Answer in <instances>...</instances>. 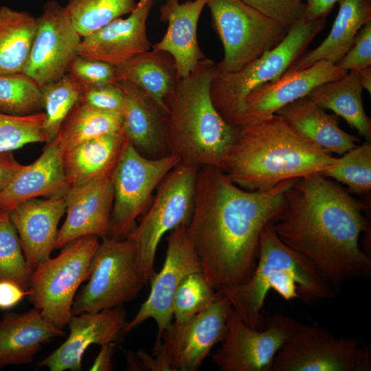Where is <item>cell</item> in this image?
Listing matches in <instances>:
<instances>
[{
  "label": "cell",
  "instance_id": "25",
  "mask_svg": "<svg viewBox=\"0 0 371 371\" xmlns=\"http://www.w3.org/2000/svg\"><path fill=\"white\" fill-rule=\"evenodd\" d=\"M276 113L298 136L330 153L343 155L359 142L339 128L337 114L327 113L308 96L285 105Z\"/></svg>",
  "mask_w": 371,
  "mask_h": 371
},
{
  "label": "cell",
  "instance_id": "19",
  "mask_svg": "<svg viewBox=\"0 0 371 371\" xmlns=\"http://www.w3.org/2000/svg\"><path fill=\"white\" fill-rule=\"evenodd\" d=\"M126 323L122 306L72 315L67 324V339L38 363V367H47L51 371H79L87 348L91 344L102 346L113 342L122 335Z\"/></svg>",
  "mask_w": 371,
  "mask_h": 371
},
{
  "label": "cell",
  "instance_id": "43",
  "mask_svg": "<svg viewBox=\"0 0 371 371\" xmlns=\"http://www.w3.org/2000/svg\"><path fill=\"white\" fill-rule=\"evenodd\" d=\"M335 65L346 71L371 65V19L360 29L351 48Z\"/></svg>",
  "mask_w": 371,
  "mask_h": 371
},
{
  "label": "cell",
  "instance_id": "29",
  "mask_svg": "<svg viewBox=\"0 0 371 371\" xmlns=\"http://www.w3.org/2000/svg\"><path fill=\"white\" fill-rule=\"evenodd\" d=\"M115 67L118 82L126 81L139 87L168 115V100L180 79L170 54L148 50Z\"/></svg>",
  "mask_w": 371,
  "mask_h": 371
},
{
  "label": "cell",
  "instance_id": "21",
  "mask_svg": "<svg viewBox=\"0 0 371 371\" xmlns=\"http://www.w3.org/2000/svg\"><path fill=\"white\" fill-rule=\"evenodd\" d=\"M66 207L67 195L36 198L20 203L9 212L31 272L50 258L54 249L58 225Z\"/></svg>",
  "mask_w": 371,
  "mask_h": 371
},
{
  "label": "cell",
  "instance_id": "36",
  "mask_svg": "<svg viewBox=\"0 0 371 371\" xmlns=\"http://www.w3.org/2000/svg\"><path fill=\"white\" fill-rule=\"evenodd\" d=\"M43 108L41 86L24 72L0 74V111L16 115Z\"/></svg>",
  "mask_w": 371,
  "mask_h": 371
},
{
  "label": "cell",
  "instance_id": "18",
  "mask_svg": "<svg viewBox=\"0 0 371 371\" xmlns=\"http://www.w3.org/2000/svg\"><path fill=\"white\" fill-rule=\"evenodd\" d=\"M112 174L69 191L66 218L58 229L54 249L84 236H108L114 198Z\"/></svg>",
  "mask_w": 371,
  "mask_h": 371
},
{
  "label": "cell",
  "instance_id": "38",
  "mask_svg": "<svg viewBox=\"0 0 371 371\" xmlns=\"http://www.w3.org/2000/svg\"><path fill=\"white\" fill-rule=\"evenodd\" d=\"M218 293L201 271L188 274L181 282L175 294L172 312L175 322H185L204 311Z\"/></svg>",
  "mask_w": 371,
  "mask_h": 371
},
{
  "label": "cell",
  "instance_id": "1",
  "mask_svg": "<svg viewBox=\"0 0 371 371\" xmlns=\"http://www.w3.org/2000/svg\"><path fill=\"white\" fill-rule=\"evenodd\" d=\"M295 180L283 181L267 191H248L218 168H199L188 234L201 272L216 291L250 278L262 229L280 217L286 206V191Z\"/></svg>",
  "mask_w": 371,
  "mask_h": 371
},
{
  "label": "cell",
  "instance_id": "47",
  "mask_svg": "<svg viewBox=\"0 0 371 371\" xmlns=\"http://www.w3.org/2000/svg\"><path fill=\"white\" fill-rule=\"evenodd\" d=\"M115 345L113 342L101 346L100 350L95 359L90 370L111 371L113 370L112 357L115 352Z\"/></svg>",
  "mask_w": 371,
  "mask_h": 371
},
{
  "label": "cell",
  "instance_id": "9",
  "mask_svg": "<svg viewBox=\"0 0 371 371\" xmlns=\"http://www.w3.org/2000/svg\"><path fill=\"white\" fill-rule=\"evenodd\" d=\"M92 258L87 283L76 295L71 315L115 308L138 295L146 284L134 241L102 239Z\"/></svg>",
  "mask_w": 371,
  "mask_h": 371
},
{
  "label": "cell",
  "instance_id": "22",
  "mask_svg": "<svg viewBox=\"0 0 371 371\" xmlns=\"http://www.w3.org/2000/svg\"><path fill=\"white\" fill-rule=\"evenodd\" d=\"M124 94L121 111L126 140L142 155L159 159L170 154L167 145L168 115L137 86L119 81Z\"/></svg>",
  "mask_w": 371,
  "mask_h": 371
},
{
  "label": "cell",
  "instance_id": "12",
  "mask_svg": "<svg viewBox=\"0 0 371 371\" xmlns=\"http://www.w3.org/2000/svg\"><path fill=\"white\" fill-rule=\"evenodd\" d=\"M179 162L168 154L147 158L127 140L112 174L114 198L108 236L126 238L136 227V220L150 206L152 195L166 175Z\"/></svg>",
  "mask_w": 371,
  "mask_h": 371
},
{
  "label": "cell",
  "instance_id": "11",
  "mask_svg": "<svg viewBox=\"0 0 371 371\" xmlns=\"http://www.w3.org/2000/svg\"><path fill=\"white\" fill-rule=\"evenodd\" d=\"M199 169L182 162L175 166L157 188L153 203L139 224L128 236L135 244L146 284L155 273V254L161 238L176 227L190 223Z\"/></svg>",
  "mask_w": 371,
  "mask_h": 371
},
{
  "label": "cell",
  "instance_id": "26",
  "mask_svg": "<svg viewBox=\"0 0 371 371\" xmlns=\"http://www.w3.org/2000/svg\"><path fill=\"white\" fill-rule=\"evenodd\" d=\"M33 308L23 313H7L0 321V368L31 363L43 344L64 335Z\"/></svg>",
  "mask_w": 371,
  "mask_h": 371
},
{
  "label": "cell",
  "instance_id": "3",
  "mask_svg": "<svg viewBox=\"0 0 371 371\" xmlns=\"http://www.w3.org/2000/svg\"><path fill=\"white\" fill-rule=\"evenodd\" d=\"M234 127L225 173L248 191H267L285 180L319 174L335 159L295 134L276 113Z\"/></svg>",
  "mask_w": 371,
  "mask_h": 371
},
{
  "label": "cell",
  "instance_id": "44",
  "mask_svg": "<svg viewBox=\"0 0 371 371\" xmlns=\"http://www.w3.org/2000/svg\"><path fill=\"white\" fill-rule=\"evenodd\" d=\"M29 293L16 283L0 280V308L8 309L18 304Z\"/></svg>",
  "mask_w": 371,
  "mask_h": 371
},
{
  "label": "cell",
  "instance_id": "14",
  "mask_svg": "<svg viewBox=\"0 0 371 371\" xmlns=\"http://www.w3.org/2000/svg\"><path fill=\"white\" fill-rule=\"evenodd\" d=\"M300 324L274 314L265 320L262 329H254L232 306L221 346L212 359L222 371H272L278 352Z\"/></svg>",
  "mask_w": 371,
  "mask_h": 371
},
{
  "label": "cell",
  "instance_id": "46",
  "mask_svg": "<svg viewBox=\"0 0 371 371\" xmlns=\"http://www.w3.org/2000/svg\"><path fill=\"white\" fill-rule=\"evenodd\" d=\"M339 0H304L305 8V18L312 21L322 17H326L334 5Z\"/></svg>",
  "mask_w": 371,
  "mask_h": 371
},
{
  "label": "cell",
  "instance_id": "31",
  "mask_svg": "<svg viewBox=\"0 0 371 371\" xmlns=\"http://www.w3.org/2000/svg\"><path fill=\"white\" fill-rule=\"evenodd\" d=\"M35 26L31 13L0 7V74L24 71Z\"/></svg>",
  "mask_w": 371,
  "mask_h": 371
},
{
  "label": "cell",
  "instance_id": "28",
  "mask_svg": "<svg viewBox=\"0 0 371 371\" xmlns=\"http://www.w3.org/2000/svg\"><path fill=\"white\" fill-rule=\"evenodd\" d=\"M339 10L328 36L316 48L304 52L285 73L302 70L324 60L336 64L351 48L356 36L371 19V0H339Z\"/></svg>",
  "mask_w": 371,
  "mask_h": 371
},
{
  "label": "cell",
  "instance_id": "13",
  "mask_svg": "<svg viewBox=\"0 0 371 371\" xmlns=\"http://www.w3.org/2000/svg\"><path fill=\"white\" fill-rule=\"evenodd\" d=\"M371 348L301 323L278 352L272 371H370Z\"/></svg>",
  "mask_w": 371,
  "mask_h": 371
},
{
  "label": "cell",
  "instance_id": "48",
  "mask_svg": "<svg viewBox=\"0 0 371 371\" xmlns=\"http://www.w3.org/2000/svg\"><path fill=\"white\" fill-rule=\"evenodd\" d=\"M359 82L363 89L371 93V67H368L358 71Z\"/></svg>",
  "mask_w": 371,
  "mask_h": 371
},
{
  "label": "cell",
  "instance_id": "4",
  "mask_svg": "<svg viewBox=\"0 0 371 371\" xmlns=\"http://www.w3.org/2000/svg\"><path fill=\"white\" fill-rule=\"evenodd\" d=\"M216 63L204 58L177 82L168 102V152L182 163L225 172L236 128L215 108L210 93Z\"/></svg>",
  "mask_w": 371,
  "mask_h": 371
},
{
  "label": "cell",
  "instance_id": "33",
  "mask_svg": "<svg viewBox=\"0 0 371 371\" xmlns=\"http://www.w3.org/2000/svg\"><path fill=\"white\" fill-rule=\"evenodd\" d=\"M135 0H67L65 11L81 38L136 8Z\"/></svg>",
  "mask_w": 371,
  "mask_h": 371
},
{
  "label": "cell",
  "instance_id": "41",
  "mask_svg": "<svg viewBox=\"0 0 371 371\" xmlns=\"http://www.w3.org/2000/svg\"><path fill=\"white\" fill-rule=\"evenodd\" d=\"M289 30L305 16L304 0H242Z\"/></svg>",
  "mask_w": 371,
  "mask_h": 371
},
{
  "label": "cell",
  "instance_id": "27",
  "mask_svg": "<svg viewBox=\"0 0 371 371\" xmlns=\"http://www.w3.org/2000/svg\"><path fill=\"white\" fill-rule=\"evenodd\" d=\"M126 142L121 130L65 149L63 163L71 189L111 174Z\"/></svg>",
  "mask_w": 371,
  "mask_h": 371
},
{
  "label": "cell",
  "instance_id": "32",
  "mask_svg": "<svg viewBox=\"0 0 371 371\" xmlns=\"http://www.w3.org/2000/svg\"><path fill=\"white\" fill-rule=\"evenodd\" d=\"M121 130V113L100 110L79 102L63 123L55 138L65 150Z\"/></svg>",
  "mask_w": 371,
  "mask_h": 371
},
{
  "label": "cell",
  "instance_id": "5",
  "mask_svg": "<svg viewBox=\"0 0 371 371\" xmlns=\"http://www.w3.org/2000/svg\"><path fill=\"white\" fill-rule=\"evenodd\" d=\"M273 223L262 229L257 262L250 278L243 284L219 291L254 329L264 328L262 311L270 289L285 300L300 298L307 303L327 300L336 293L309 259L280 239Z\"/></svg>",
  "mask_w": 371,
  "mask_h": 371
},
{
  "label": "cell",
  "instance_id": "45",
  "mask_svg": "<svg viewBox=\"0 0 371 371\" xmlns=\"http://www.w3.org/2000/svg\"><path fill=\"white\" fill-rule=\"evenodd\" d=\"M23 166L12 152H0V192L8 186Z\"/></svg>",
  "mask_w": 371,
  "mask_h": 371
},
{
  "label": "cell",
  "instance_id": "7",
  "mask_svg": "<svg viewBox=\"0 0 371 371\" xmlns=\"http://www.w3.org/2000/svg\"><path fill=\"white\" fill-rule=\"evenodd\" d=\"M231 308L228 299L219 291L204 311L185 322L171 323L155 344L153 356L137 351L134 358L137 370H197L212 348L223 339Z\"/></svg>",
  "mask_w": 371,
  "mask_h": 371
},
{
  "label": "cell",
  "instance_id": "23",
  "mask_svg": "<svg viewBox=\"0 0 371 371\" xmlns=\"http://www.w3.org/2000/svg\"><path fill=\"white\" fill-rule=\"evenodd\" d=\"M64 151L56 138L47 144L39 157L29 165H24L0 192V210L9 213L30 199L67 195L71 187L64 168Z\"/></svg>",
  "mask_w": 371,
  "mask_h": 371
},
{
  "label": "cell",
  "instance_id": "15",
  "mask_svg": "<svg viewBox=\"0 0 371 371\" xmlns=\"http://www.w3.org/2000/svg\"><path fill=\"white\" fill-rule=\"evenodd\" d=\"M166 240L164 265L151 278L148 297L135 316L126 322L122 335L152 318L157 325L155 344H158L164 330L172 323L173 300L179 284L188 274L201 271L199 259L188 234V225H179L170 230Z\"/></svg>",
  "mask_w": 371,
  "mask_h": 371
},
{
  "label": "cell",
  "instance_id": "49",
  "mask_svg": "<svg viewBox=\"0 0 371 371\" xmlns=\"http://www.w3.org/2000/svg\"><path fill=\"white\" fill-rule=\"evenodd\" d=\"M140 1H153V0H140Z\"/></svg>",
  "mask_w": 371,
  "mask_h": 371
},
{
  "label": "cell",
  "instance_id": "39",
  "mask_svg": "<svg viewBox=\"0 0 371 371\" xmlns=\"http://www.w3.org/2000/svg\"><path fill=\"white\" fill-rule=\"evenodd\" d=\"M44 112L16 115L0 111V152H12L32 143H47Z\"/></svg>",
  "mask_w": 371,
  "mask_h": 371
},
{
  "label": "cell",
  "instance_id": "10",
  "mask_svg": "<svg viewBox=\"0 0 371 371\" xmlns=\"http://www.w3.org/2000/svg\"><path fill=\"white\" fill-rule=\"evenodd\" d=\"M212 26L224 51L216 63L222 72H235L278 45L288 30L242 0H208Z\"/></svg>",
  "mask_w": 371,
  "mask_h": 371
},
{
  "label": "cell",
  "instance_id": "40",
  "mask_svg": "<svg viewBox=\"0 0 371 371\" xmlns=\"http://www.w3.org/2000/svg\"><path fill=\"white\" fill-rule=\"evenodd\" d=\"M67 74L82 87L101 85H116V67L107 63L78 55L69 64Z\"/></svg>",
  "mask_w": 371,
  "mask_h": 371
},
{
  "label": "cell",
  "instance_id": "24",
  "mask_svg": "<svg viewBox=\"0 0 371 371\" xmlns=\"http://www.w3.org/2000/svg\"><path fill=\"white\" fill-rule=\"evenodd\" d=\"M207 1L190 0L179 3V0H166L160 7L159 20L168 23V27L153 48L172 56L180 78L188 76L205 58L198 44L197 25Z\"/></svg>",
  "mask_w": 371,
  "mask_h": 371
},
{
  "label": "cell",
  "instance_id": "34",
  "mask_svg": "<svg viewBox=\"0 0 371 371\" xmlns=\"http://www.w3.org/2000/svg\"><path fill=\"white\" fill-rule=\"evenodd\" d=\"M81 89V86L67 73L60 78L41 86L45 110L43 131L47 137V144L55 139L63 123L80 102Z\"/></svg>",
  "mask_w": 371,
  "mask_h": 371
},
{
  "label": "cell",
  "instance_id": "6",
  "mask_svg": "<svg viewBox=\"0 0 371 371\" xmlns=\"http://www.w3.org/2000/svg\"><path fill=\"white\" fill-rule=\"evenodd\" d=\"M326 22V17L308 21L304 16L289 29L278 45L239 71L222 72L215 66L210 93L222 117L234 126L248 94L259 85L280 78L324 29Z\"/></svg>",
  "mask_w": 371,
  "mask_h": 371
},
{
  "label": "cell",
  "instance_id": "37",
  "mask_svg": "<svg viewBox=\"0 0 371 371\" xmlns=\"http://www.w3.org/2000/svg\"><path fill=\"white\" fill-rule=\"evenodd\" d=\"M30 274L9 213L0 210V280L13 282L27 290Z\"/></svg>",
  "mask_w": 371,
  "mask_h": 371
},
{
  "label": "cell",
  "instance_id": "42",
  "mask_svg": "<svg viewBox=\"0 0 371 371\" xmlns=\"http://www.w3.org/2000/svg\"><path fill=\"white\" fill-rule=\"evenodd\" d=\"M80 102L94 108L121 113L124 94L116 84L82 87Z\"/></svg>",
  "mask_w": 371,
  "mask_h": 371
},
{
  "label": "cell",
  "instance_id": "35",
  "mask_svg": "<svg viewBox=\"0 0 371 371\" xmlns=\"http://www.w3.org/2000/svg\"><path fill=\"white\" fill-rule=\"evenodd\" d=\"M319 174L348 186L355 194H366L371 190V145L366 141L355 146Z\"/></svg>",
  "mask_w": 371,
  "mask_h": 371
},
{
  "label": "cell",
  "instance_id": "16",
  "mask_svg": "<svg viewBox=\"0 0 371 371\" xmlns=\"http://www.w3.org/2000/svg\"><path fill=\"white\" fill-rule=\"evenodd\" d=\"M82 38L66 14L64 6L49 1L36 18L34 38L24 73L40 86L63 76L78 55Z\"/></svg>",
  "mask_w": 371,
  "mask_h": 371
},
{
  "label": "cell",
  "instance_id": "2",
  "mask_svg": "<svg viewBox=\"0 0 371 371\" xmlns=\"http://www.w3.org/2000/svg\"><path fill=\"white\" fill-rule=\"evenodd\" d=\"M285 198L273 223L283 243L309 259L336 292L348 280L370 278V256L359 245L368 232L366 205L319 173L296 179Z\"/></svg>",
  "mask_w": 371,
  "mask_h": 371
},
{
  "label": "cell",
  "instance_id": "30",
  "mask_svg": "<svg viewBox=\"0 0 371 371\" xmlns=\"http://www.w3.org/2000/svg\"><path fill=\"white\" fill-rule=\"evenodd\" d=\"M362 91L358 71H350L341 78L317 87L308 97L324 109L331 110L344 118L370 142L371 122L364 110Z\"/></svg>",
  "mask_w": 371,
  "mask_h": 371
},
{
  "label": "cell",
  "instance_id": "17",
  "mask_svg": "<svg viewBox=\"0 0 371 371\" xmlns=\"http://www.w3.org/2000/svg\"><path fill=\"white\" fill-rule=\"evenodd\" d=\"M348 71L322 60L302 70L284 73L278 80L254 88L247 96L234 126L252 123L308 96L317 87L344 77Z\"/></svg>",
  "mask_w": 371,
  "mask_h": 371
},
{
  "label": "cell",
  "instance_id": "8",
  "mask_svg": "<svg viewBox=\"0 0 371 371\" xmlns=\"http://www.w3.org/2000/svg\"><path fill=\"white\" fill-rule=\"evenodd\" d=\"M100 243L93 236L77 238L60 254L39 264L30 274L27 295L43 317L59 329L71 317L80 285L87 280L92 258Z\"/></svg>",
  "mask_w": 371,
  "mask_h": 371
},
{
  "label": "cell",
  "instance_id": "20",
  "mask_svg": "<svg viewBox=\"0 0 371 371\" xmlns=\"http://www.w3.org/2000/svg\"><path fill=\"white\" fill-rule=\"evenodd\" d=\"M153 1H139L125 19L118 18L82 38L78 55L117 66L150 49L146 21Z\"/></svg>",
  "mask_w": 371,
  "mask_h": 371
}]
</instances>
